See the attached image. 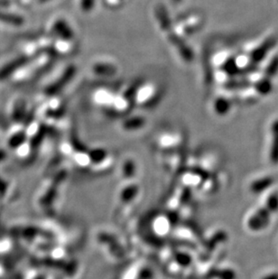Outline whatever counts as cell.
<instances>
[{
    "mask_svg": "<svg viewBox=\"0 0 278 279\" xmlns=\"http://www.w3.org/2000/svg\"><path fill=\"white\" fill-rule=\"evenodd\" d=\"M90 70L95 76L109 78V77L115 76L118 73L119 68H118V65L113 63L112 61L107 60V59H101V60L95 61L91 65Z\"/></svg>",
    "mask_w": 278,
    "mask_h": 279,
    "instance_id": "cell-1",
    "label": "cell"
},
{
    "mask_svg": "<svg viewBox=\"0 0 278 279\" xmlns=\"http://www.w3.org/2000/svg\"><path fill=\"white\" fill-rule=\"evenodd\" d=\"M277 43L276 39L268 38L265 40L262 45L257 47L250 54V62L251 64H259L261 61L265 59L266 54L269 52L272 48L275 46Z\"/></svg>",
    "mask_w": 278,
    "mask_h": 279,
    "instance_id": "cell-2",
    "label": "cell"
},
{
    "mask_svg": "<svg viewBox=\"0 0 278 279\" xmlns=\"http://www.w3.org/2000/svg\"><path fill=\"white\" fill-rule=\"evenodd\" d=\"M28 61V58L25 55H22L20 57L16 58L10 63L4 65L0 69V81L6 80L8 77L11 76L13 73H15L19 68H21L24 64H26Z\"/></svg>",
    "mask_w": 278,
    "mask_h": 279,
    "instance_id": "cell-3",
    "label": "cell"
},
{
    "mask_svg": "<svg viewBox=\"0 0 278 279\" xmlns=\"http://www.w3.org/2000/svg\"><path fill=\"white\" fill-rule=\"evenodd\" d=\"M52 31L63 40L70 41L73 38V31L65 20L58 19L55 21L52 26Z\"/></svg>",
    "mask_w": 278,
    "mask_h": 279,
    "instance_id": "cell-4",
    "label": "cell"
},
{
    "mask_svg": "<svg viewBox=\"0 0 278 279\" xmlns=\"http://www.w3.org/2000/svg\"><path fill=\"white\" fill-rule=\"evenodd\" d=\"M268 217L269 215L265 209H260L256 213V215L254 216V218L250 220L249 226L254 228V230H259V228H264L266 226V224L268 223Z\"/></svg>",
    "mask_w": 278,
    "mask_h": 279,
    "instance_id": "cell-5",
    "label": "cell"
},
{
    "mask_svg": "<svg viewBox=\"0 0 278 279\" xmlns=\"http://www.w3.org/2000/svg\"><path fill=\"white\" fill-rule=\"evenodd\" d=\"M0 21L11 26H22L25 19L17 14L7 13L5 11H0Z\"/></svg>",
    "mask_w": 278,
    "mask_h": 279,
    "instance_id": "cell-6",
    "label": "cell"
},
{
    "mask_svg": "<svg viewBox=\"0 0 278 279\" xmlns=\"http://www.w3.org/2000/svg\"><path fill=\"white\" fill-rule=\"evenodd\" d=\"M272 134H273V143H272L271 155L270 158L273 163H278V120L275 121L272 125Z\"/></svg>",
    "mask_w": 278,
    "mask_h": 279,
    "instance_id": "cell-7",
    "label": "cell"
},
{
    "mask_svg": "<svg viewBox=\"0 0 278 279\" xmlns=\"http://www.w3.org/2000/svg\"><path fill=\"white\" fill-rule=\"evenodd\" d=\"M255 89L261 95L269 94L273 89V83L270 78L265 77L255 83Z\"/></svg>",
    "mask_w": 278,
    "mask_h": 279,
    "instance_id": "cell-8",
    "label": "cell"
},
{
    "mask_svg": "<svg viewBox=\"0 0 278 279\" xmlns=\"http://www.w3.org/2000/svg\"><path fill=\"white\" fill-rule=\"evenodd\" d=\"M278 72V56L273 58L270 64L266 66L265 70V77L270 78L275 76Z\"/></svg>",
    "mask_w": 278,
    "mask_h": 279,
    "instance_id": "cell-9",
    "label": "cell"
},
{
    "mask_svg": "<svg viewBox=\"0 0 278 279\" xmlns=\"http://www.w3.org/2000/svg\"><path fill=\"white\" fill-rule=\"evenodd\" d=\"M96 0H78L79 8L82 13H90L95 7Z\"/></svg>",
    "mask_w": 278,
    "mask_h": 279,
    "instance_id": "cell-10",
    "label": "cell"
},
{
    "mask_svg": "<svg viewBox=\"0 0 278 279\" xmlns=\"http://www.w3.org/2000/svg\"><path fill=\"white\" fill-rule=\"evenodd\" d=\"M215 106H216V108L218 109L219 112H227V110L229 109V102L227 101V99H224V98H220V99H217L216 101V103H215Z\"/></svg>",
    "mask_w": 278,
    "mask_h": 279,
    "instance_id": "cell-11",
    "label": "cell"
},
{
    "mask_svg": "<svg viewBox=\"0 0 278 279\" xmlns=\"http://www.w3.org/2000/svg\"><path fill=\"white\" fill-rule=\"evenodd\" d=\"M272 183V180L270 178H265L262 181H259L256 182L255 184H253V188L255 192H259V191L265 190L266 187H268V185H270Z\"/></svg>",
    "mask_w": 278,
    "mask_h": 279,
    "instance_id": "cell-12",
    "label": "cell"
},
{
    "mask_svg": "<svg viewBox=\"0 0 278 279\" xmlns=\"http://www.w3.org/2000/svg\"><path fill=\"white\" fill-rule=\"evenodd\" d=\"M8 4H10V2L8 0H0V7L7 6Z\"/></svg>",
    "mask_w": 278,
    "mask_h": 279,
    "instance_id": "cell-13",
    "label": "cell"
},
{
    "mask_svg": "<svg viewBox=\"0 0 278 279\" xmlns=\"http://www.w3.org/2000/svg\"><path fill=\"white\" fill-rule=\"evenodd\" d=\"M264 279H278V275L277 274H275V275H271V276H268V277H266Z\"/></svg>",
    "mask_w": 278,
    "mask_h": 279,
    "instance_id": "cell-14",
    "label": "cell"
},
{
    "mask_svg": "<svg viewBox=\"0 0 278 279\" xmlns=\"http://www.w3.org/2000/svg\"><path fill=\"white\" fill-rule=\"evenodd\" d=\"M41 3H44V2H47V1H49V0H39Z\"/></svg>",
    "mask_w": 278,
    "mask_h": 279,
    "instance_id": "cell-15",
    "label": "cell"
}]
</instances>
